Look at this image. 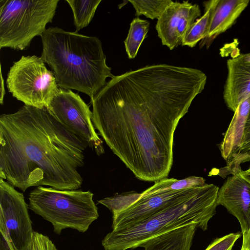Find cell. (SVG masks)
Here are the masks:
<instances>
[{"label":"cell","mask_w":250,"mask_h":250,"mask_svg":"<svg viewBox=\"0 0 250 250\" xmlns=\"http://www.w3.org/2000/svg\"><path fill=\"white\" fill-rule=\"evenodd\" d=\"M207 79L201 70L166 64L114 76L91 99L94 127L137 178H167L175 130Z\"/></svg>","instance_id":"cell-1"},{"label":"cell","mask_w":250,"mask_h":250,"mask_svg":"<svg viewBox=\"0 0 250 250\" xmlns=\"http://www.w3.org/2000/svg\"><path fill=\"white\" fill-rule=\"evenodd\" d=\"M87 146L46 108L24 105L0 116V178L23 192L42 186L78 189Z\"/></svg>","instance_id":"cell-2"},{"label":"cell","mask_w":250,"mask_h":250,"mask_svg":"<svg viewBox=\"0 0 250 250\" xmlns=\"http://www.w3.org/2000/svg\"><path fill=\"white\" fill-rule=\"evenodd\" d=\"M41 57L59 88L75 90L91 99L112 78L101 41L95 36L50 27L41 36Z\"/></svg>","instance_id":"cell-3"},{"label":"cell","mask_w":250,"mask_h":250,"mask_svg":"<svg viewBox=\"0 0 250 250\" xmlns=\"http://www.w3.org/2000/svg\"><path fill=\"white\" fill-rule=\"evenodd\" d=\"M219 189L205 183L176 189L170 200L153 215L131 226L112 230L102 245L105 250L134 249L157 235L192 223L206 230L219 205Z\"/></svg>","instance_id":"cell-4"},{"label":"cell","mask_w":250,"mask_h":250,"mask_svg":"<svg viewBox=\"0 0 250 250\" xmlns=\"http://www.w3.org/2000/svg\"><path fill=\"white\" fill-rule=\"evenodd\" d=\"M93 195L90 190L39 186L29 194L28 208L51 223L58 235L67 228L84 232L99 217Z\"/></svg>","instance_id":"cell-5"},{"label":"cell","mask_w":250,"mask_h":250,"mask_svg":"<svg viewBox=\"0 0 250 250\" xmlns=\"http://www.w3.org/2000/svg\"><path fill=\"white\" fill-rule=\"evenodd\" d=\"M59 0H0V48L23 50L46 30Z\"/></svg>","instance_id":"cell-6"},{"label":"cell","mask_w":250,"mask_h":250,"mask_svg":"<svg viewBox=\"0 0 250 250\" xmlns=\"http://www.w3.org/2000/svg\"><path fill=\"white\" fill-rule=\"evenodd\" d=\"M13 97L24 105L47 108L59 88L41 57L22 56L11 66L6 80Z\"/></svg>","instance_id":"cell-7"},{"label":"cell","mask_w":250,"mask_h":250,"mask_svg":"<svg viewBox=\"0 0 250 250\" xmlns=\"http://www.w3.org/2000/svg\"><path fill=\"white\" fill-rule=\"evenodd\" d=\"M46 109L68 131L86 143L98 155L104 153L103 141L92 121V112L79 94L59 88Z\"/></svg>","instance_id":"cell-8"},{"label":"cell","mask_w":250,"mask_h":250,"mask_svg":"<svg viewBox=\"0 0 250 250\" xmlns=\"http://www.w3.org/2000/svg\"><path fill=\"white\" fill-rule=\"evenodd\" d=\"M14 188L0 178V232L11 250H26L34 231L28 205Z\"/></svg>","instance_id":"cell-9"},{"label":"cell","mask_w":250,"mask_h":250,"mask_svg":"<svg viewBox=\"0 0 250 250\" xmlns=\"http://www.w3.org/2000/svg\"><path fill=\"white\" fill-rule=\"evenodd\" d=\"M201 14L197 4L188 0L173 1L158 19L156 25L162 44L170 50L182 44L186 33Z\"/></svg>","instance_id":"cell-10"},{"label":"cell","mask_w":250,"mask_h":250,"mask_svg":"<svg viewBox=\"0 0 250 250\" xmlns=\"http://www.w3.org/2000/svg\"><path fill=\"white\" fill-rule=\"evenodd\" d=\"M218 204L237 219L243 235L250 233V176L241 169L229 177L219 189Z\"/></svg>","instance_id":"cell-11"},{"label":"cell","mask_w":250,"mask_h":250,"mask_svg":"<svg viewBox=\"0 0 250 250\" xmlns=\"http://www.w3.org/2000/svg\"><path fill=\"white\" fill-rule=\"evenodd\" d=\"M227 64L223 98L228 108L234 112L240 103L250 95V53L229 59Z\"/></svg>","instance_id":"cell-12"},{"label":"cell","mask_w":250,"mask_h":250,"mask_svg":"<svg viewBox=\"0 0 250 250\" xmlns=\"http://www.w3.org/2000/svg\"><path fill=\"white\" fill-rule=\"evenodd\" d=\"M249 0H218L212 12L206 37L202 40L200 47H208L212 41L230 28L247 7Z\"/></svg>","instance_id":"cell-13"},{"label":"cell","mask_w":250,"mask_h":250,"mask_svg":"<svg viewBox=\"0 0 250 250\" xmlns=\"http://www.w3.org/2000/svg\"><path fill=\"white\" fill-rule=\"evenodd\" d=\"M250 112V95L239 104L220 144L221 154L227 163L232 159L241 146Z\"/></svg>","instance_id":"cell-14"},{"label":"cell","mask_w":250,"mask_h":250,"mask_svg":"<svg viewBox=\"0 0 250 250\" xmlns=\"http://www.w3.org/2000/svg\"><path fill=\"white\" fill-rule=\"evenodd\" d=\"M192 223L157 235L143 244L145 250H190L195 231Z\"/></svg>","instance_id":"cell-15"},{"label":"cell","mask_w":250,"mask_h":250,"mask_svg":"<svg viewBox=\"0 0 250 250\" xmlns=\"http://www.w3.org/2000/svg\"><path fill=\"white\" fill-rule=\"evenodd\" d=\"M218 0L204 2L205 13L190 26L182 41L183 46L194 47L200 40L204 39L208 33L211 16Z\"/></svg>","instance_id":"cell-16"},{"label":"cell","mask_w":250,"mask_h":250,"mask_svg":"<svg viewBox=\"0 0 250 250\" xmlns=\"http://www.w3.org/2000/svg\"><path fill=\"white\" fill-rule=\"evenodd\" d=\"M101 0H66L72 11L74 24L78 32L92 20Z\"/></svg>","instance_id":"cell-17"},{"label":"cell","mask_w":250,"mask_h":250,"mask_svg":"<svg viewBox=\"0 0 250 250\" xmlns=\"http://www.w3.org/2000/svg\"><path fill=\"white\" fill-rule=\"evenodd\" d=\"M149 22L139 18L134 19L130 23L128 35L124 41L126 52L129 59L136 56L138 50L146 37Z\"/></svg>","instance_id":"cell-18"},{"label":"cell","mask_w":250,"mask_h":250,"mask_svg":"<svg viewBox=\"0 0 250 250\" xmlns=\"http://www.w3.org/2000/svg\"><path fill=\"white\" fill-rule=\"evenodd\" d=\"M133 6L135 11V15L145 16L152 20L158 19L167 8L173 1L164 0H128Z\"/></svg>","instance_id":"cell-19"},{"label":"cell","mask_w":250,"mask_h":250,"mask_svg":"<svg viewBox=\"0 0 250 250\" xmlns=\"http://www.w3.org/2000/svg\"><path fill=\"white\" fill-rule=\"evenodd\" d=\"M241 234L240 232L231 233L216 238L205 250H232L235 242L241 237Z\"/></svg>","instance_id":"cell-20"},{"label":"cell","mask_w":250,"mask_h":250,"mask_svg":"<svg viewBox=\"0 0 250 250\" xmlns=\"http://www.w3.org/2000/svg\"><path fill=\"white\" fill-rule=\"evenodd\" d=\"M26 250H58L48 236L37 231H34L32 240Z\"/></svg>","instance_id":"cell-21"},{"label":"cell","mask_w":250,"mask_h":250,"mask_svg":"<svg viewBox=\"0 0 250 250\" xmlns=\"http://www.w3.org/2000/svg\"><path fill=\"white\" fill-rule=\"evenodd\" d=\"M240 250H250V233L243 235V242Z\"/></svg>","instance_id":"cell-22"},{"label":"cell","mask_w":250,"mask_h":250,"mask_svg":"<svg viewBox=\"0 0 250 250\" xmlns=\"http://www.w3.org/2000/svg\"><path fill=\"white\" fill-rule=\"evenodd\" d=\"M1 88H0V103L2 105L3 104V99L4 95L5 93V89L4 87V82H3V79L2 77V73L1 71Z\"/></svg>","instance_id":"cell-23"},{"label":"cell","mask_w":250,"mask_h":250,"mask_svg":"<svg viewBox=\"0 0 250 250\" xmlns=\"http://www.w3.org/2000/svg\"><path fill=\"white\" fill-rule=\"evenodd\" d=\"M0 250H11L3 236H0Z\"/></svg>","instance_id":"cell-24"},{"label":"cell","mask_w":250,"mask_h":250,"mask_svg":"<svg viewBox=\"0 0 250 250\" xmlns=\"http://www.w3.org/2000/svg\"><path fill=\"white\" fill-rule=\"evenodd\" d=\"M244 173H245L246 175L250 176V167H249V168L247 169L245 171H244Z\"/></svg>","instance_id":"cell-25"}]
</instances>
